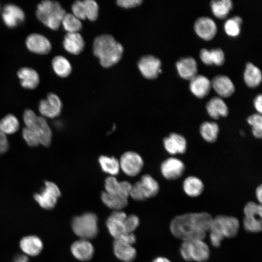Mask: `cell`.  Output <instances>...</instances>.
<instances>
[{
    "label": "cell",
    "mask_w": 262,
    "mask_h": 262,
    "mask_svg": "<svg viewBox=\"0 0 262 262\" xmlns=\"http://www.w3.org/2000/svg\"><path fill=\"white\" fill-rule=\"evenodd\" d=\"M213 217L205 212L190 213L175 216L170 223V230L176 238L184 241L202 239L209 231Z\"/></svg>",
    "instance_id": "1"
},
{
    "label": "cell",
    "mask_w": 262,
    "mask_h": 262,
    "mask_svg": "<svg viewBox=\"0 0 262 262\" xmlns=\"http://www.w3.org/2000/svg\"><path fill=\"white\" fill-rule=\"evenodd\" d=\"M123 51L121 44L111 35H101L94 39L93 52L103 67L108 68L117 63L122 57Z\"/></svg>",
    "instance_id": "2"
},
{
    "label": "cell",
    "mask_w": 262,
    "mask_h": 262,
    "mask_svg": "<svg viewBox=\"0 0 262 262\" xmlns=\"http://www.w3.org/2000/svg\"><path fill=\"white\" fill-rule=\"evenodd\" d=\"M35 13L38 19L45 26L57 30L66 13L58 2L44 0L37 4Z\"/></svg>",
    "instance_id": "3"
},
{
    "label": "cell",
    "mask_w": 262,
    "mask_h": 262,
    "mask_svg": "<svg viewBox=\"0 0 262 262\" xmlns=\"http://www.w3.org/2000/svg\"><path fill=\"white\" fill-rule=\"evenodd\" d=\"M71 227L74 233L81 239H93L98 231L97 216L91 212L77 216L72 219Z\"/></svg>",
    "instance_id": "4"
},
{
    "label": "cell",
    "mask_w": 262,
    "mask_h": 262,
    "mask_svg": "<svg viewBox=\"0 0 262 262\" xmlns=\"http://www.w3.org/2000/svg\"><path fill=\"white\" fill-rule=\"evenodd\" d=\"M180 254L186 262H205L210 257V250L204 240L195 239L182 241Z\"/></svg>",
    "instance_id": "5"
},
{
    "label": "cell",
    "mask_w": 262,
    "mask_h": 262,
    "mask_svg": "<svg viewBox=\"0 0 262 262\" xmlns=\"http://www.w3.org/2000/svg\"><path fill=\"white\" fill-rule=\"evenodd\" d=\"M239 229V221L236 217L221 214L213 217L208 232L217 234L224 239L236 237Z\"/></svg>",
    "instance_id": "6"
},
{
    "label": "cell",
    "mask_w": 262,
    "mask_h": 262,
    "mask_svg": "<svg viewBox=\"0 0 262 262\" xmlns=\"http://www.w3.org/2000/svg\"><path fill=\"white\" fill-rule=\"evenodd\" d=\"M61 193L58 186L54 182L46 181L44 187L39 193L34 195V198L43 209L53 208L60 197Z\"/></svg>",
    "instance_id": "7"
},
{
    "label": "cell",
    "mask_w": 262,
    "mask_h": 262,
    "mask_svg": "<svg viewBox=\"0 0 262 262\" xmlns=\"http://www.w3.org/2000/svg\"><path fill=\"white\" fill-rule=\"evenodd\" d=\"M119 160L120 169L127 176L135 177L138 175L144 166L141 156L133 151L123 153Z\"/></svg>",
    "instance_id": "8"
},
{
    "label": "cell",
    "mask_w": 262,
    "mask_h": 262,
    "mask_svg": "<svg viewBox=\"0 0 262 262\" xmlns=\"http://www.w3.org/2000/svg\"><path fill=\"white\" fill-rule=\"evenodd\" d=\"M62 106L60 98L53 93H49L45 98L40 101L38 110L42 116L54 118L60 115Z\"/></svg>",
    "instance_id": "9"
},
{
    "label": "cell",
    "mask_w": 262,
    "mask_h": 262,
    "mask_svg": "<svg viewBox=\"0 0 262 262\" xmlns=\"http://www.w3.org/2000/svg\"><path fill=\"white\" fill-rule=\"evenodd\" d=\"M1 17L4 24L9 28H14L23 23L25 14L22 9L14 3H7L2 8Z\"/></svg>",
    "instance_id": "10"
},
{
    "label": "cell",
    "mask_w": 262,
    "mask_h": 262,
    "mask_svg": "<svg viewBox=\"0 0 262 262\" xmlns=\"http://www.w3.org/2000/svg\"><path fill=\"white\" fill-rule=\"evenodd\" d=\"M25 45L31 52L39 55H45L51 50L52 46L49 39L38 33L29 34L25 40Z\"/></svg>",
    "instance_id": "11"
},
{
    "label": "cell",
    "mask_w": 262,
    "mask_h": 262,
    "mask_svg": "<svg viewBox=\"0 0 262 262\" xmlns=\"http://www.w3.org/2000/svg\"><path fill=\"white\" fill-rule=\"evenodd\" d=\"M161 172L163 177L168 180H175L183 175L185 170V165L180 160L170 157L163 161L160 166Z\"/></svg>",
    "instance_id": "12"
},
{
    "label": "cell",
    "mask_w": 262,
    "mask_h": 262,
    "mask_svg": "<svg viewBox=\"0 0 262 262\" xmlns=\"http://www.w3.org/2000/svg\"><path fill=\"white\" fill-rule=\"evenodd\" d=\"M161 62L158 58L152 55H146L140 58L138 63V68L146 78L154 79L162 72Z\"/></svg>",
    "instance_id": "13"
},
{
    "label": "cell",
    "mask_w": 262,
    "mask_h": 262,
    "mask_svg": "<svg viewBox=\"0 0 262 262\" xmlns=\"http://www.w3.org/2000/svg\"><path fill=\"white\" fill-rule=\"evenodd\" d=\"M131 184L127 181H119L115 176H108L104 181L105 192L115 196L126 198L130 196Z\"/></svg>",
    "instance_id": "14"
},
{
    "label": "cell",
    "mask_w": 262,
    "mask_h": 262,
    "mask_svg": "<svg viewBox=\"0 0 262 262\" xmlns=\"http://www.w3.org/2000/svg\"><path fill=\"white\" fill-rule=\"evenodd\" d=\"M124 212L114 211L106 220V227L110 234L115 239H118L122 234L126 232L124 221L127 217Z\"/></svg>",
    "instance_id": "15"
},
{
    "label": "cell",
    "mask_w": 262,
    "mask_h": 262,
    "mask_svg": "<svg viewBox=\"0 0 262 262\" xmlns=\"http://www.w3.org/2000/svg\"><path fill=\"white\" fill-rule=\"evenodd\" d=\"M194 29L196 33L205 40L212 39L217 32V27L214 21L207 16L197 18L194 24Z\"/></svg>",
    "instance_id": "16"
},
{
    "label": "cell",
    "mask_w": 262,
    "mask_h": 262,
    "mask_svg": "<svg viewBox=\"0 0 262 262\" xmlns=\"http://www.w3.org/2000/svg\"><path fill=\"white\" fill-rule=\"evenodd\" d=\"M166 151L171 155L183 154L187 149V141L182 135L175 132L171 133L163 140Z\"/></svg>",
    "instance_id": "17"
},
{
    "label": "cell",
    "mask_w": 262,
    "mask_h": 262,
    "mask_svg": "<svg viewBox=\"0 0 262 262\" xmlns=\"http://www.w3.org/2000/svg\"><path fill=\"white\" fill-rule=\"evenodd\" d=\"M71 251L77 259L86 262L89 261L93 257L94 248L89 240L81 239L72 244Z\"/></svg>",
    "instance_id": "18"
},
{
    "label": "cell",
    "mask_w": 262,
    "mask_h": 262,
    "mask_svg": "<svg viewBox=\"0 0 262 262\" xmlns=\"http://www.w3.org/2000/svg\"><path fill=\"white\" fill-rule=\"evenodd\" d=\"M17 76L20 85L26 89L36 88L40 82V77L38 72L30 67H22L18 69Z\"/></svg>",
    "instance_id": "19"
},
{
    "label": "cell",
    "mask_w": 262,
    "mask_h": 262,
    "mask_svg": "<svg viewBox=\"0 0 262 262\" xmlns=\"http://www.w3.org/2000/svg\"><path fill=\"white\" fill-rule=\"evenodd\" d=\"M63 45L67 52L78 55L83 50L85 42L79 32L67 33L64 37Z\"/></svg>",
    "instance_id": "20"
},
{
    "label": "cell",
    "mask_w": 262,
    "mask_h": 262,
    "mask_svg": "<svg viewBox=\"0 0 262 262\" xmlns=\"http://www.w3.org/2000/svg\"><path fill=\"white\" fill-rule=\"evenodd\" d=\"M176 66L179 75L185 80H191L197 73L196 62L192 57L180 59Z\"/></svg>",
    "instance_id": "21"
},
{
    "label": "cell",
    "mask_w": 262,
    "mask_h": 262,
    "mask_svg": "<svg viewBox=\"0 0 262 262\" xmlns=\"http://www.w3.org/2000/svg\"><path fill=\"white\" fill-rule=\"evenodd\" d=\"M211 83L214 91L221 97H229L235 91L233 82L228 77L225 75L216 76Z\"/></svg>",
    "instance_id": "22"
},
{
    "label": "cell",
    "mask_w": 262,
    "mask_h": 262,
    "mask_svg": "<svg viewBox=\"0 0 262 262\" xmlns=\"http://www.w3.org/2000/svg\"><path fill=\"white\" fill-rule=\"evenodd\" d=\"M113 250L115 256L124 262H131L136 256V251L132 246L119 239H115Z\"/></svg>",
    "instance_id": "23"
},
{
    "label": "cell",
    "mask_w": 262,
    "mask_h": 262,
    "mask_svg": "<svg viewBox=\"0 0 262 262\" xmlns=\"http://www.w3.org/2000/svg\"><path fill=\"white\" fill-rule=\"evenodd\" d=\"M30 129L33 130L37 133L40 144L44 147H48L50 145L52 133L45 117L38 116L35 124Z\"/></svg>",
    "instance_id": "24"
},
{
    "label": "cell",
    "mask_w": 262,
    "mask_h": 262,
    "mask_svg": "<svg viewBox=\"0 0 262 262\" xmlns=\"http://www.w3.org/2000/svg\"><path fill=\"white\" fill-rule=\"evenodd\" d=\"M189 87L191 92L195 96L201 98L208 95L211 83L206 77L196 75L190 80Z\"/></svg>",
    "instance_id": "25"
},
{
    "label": "cell",
    "mask_w": 262,
    "mask_h": 262,
    "mask_svg": "<svg viewBox=\"0 0 262 262\" xmlns=\"http://www.w3.org/2000/svg\"><path fill=\"white\" fill-rule=\"evenodd\" d=\"M206 110L209 116L214 119L220 117H226L229 109L224 101L220 97H213L206 104Z\"/></svg>",
    "instance_id": "26"
},
{
    "label": "cell",
    "mask_w": 262,
    "mask_h": 262,
    "mask_svg": "<svg viewBox=\"0 0 262 262\" xmlns=\"http://www.w3.org/2000/svg\"><path fill=\"white\" fill-rule=\"evenodd\" d=\"M20 246L21 249L27 255L35 256L41 252L43 248V244L38 237L28 236L21 240Z\"/></svg>",
    "instance_id": "27"
},
{
    "label": "cell",
    "mask_w": 262,
    "mask_h": 262,
    "mask_svg": "<svg viewBox=\"0 0 262 262\" xmlns=\"http://www.w3.org/2000/svg\"><path fill=\"white\" fill-rule=\"evenodd\" d=\"M183 189L185 193L192 197L200 196L204 190V184L202 180L195 176H189L183 181Z\"/></svg>",
    "instance_id": "28"
},
{
    "label": "cell",
    "mask_w": 262,
    "mask_h": 262,
    "mask_svg": "<svg viewBox=\"0 0 262 262\" xmlns=\"http://www.w3.org/2000/svg\"><path fill=\"white\" fill-rule=\"evenodd\" d=\"M98 161L102 171L104 173L115 177L119 174L120 171L119 162L116 158L101 155Z\"/></svg>",
    "instance_id": "29"
},
{
    "label": "cell",
    "mask_w": 262,
    "mask_h": 262,
    "mask_svg": "<svg viewBox=\"0 0 262 262\" xmlns=\"http://www.w3.org/2000/svg\"><path fill=\"white\" fill-rule=\"evenodd\" d=\"M139 181L146 199L153 197L158 194L160 190L159 184L151 175L145 174Z\"/></svg>",
    "instance_id": "30"
},
{
    "label": "cell",
    "mask_w": 262,
    "mask_h": 262,
    "mask_svg": "<svg viewBox=\"0 0 262 262\" xmlns=\"http://www.w3.org/2000/svg\"><path fill=\"white\" fill-rule=\"evenodd\" d=\"M51 66L54 73L59 77L66 78L72 71V66L69 61L65 57L57 55L51 61Z\"/></svg>",
    "instance_id": "31"
},
{
    "label": "cell",
    "mask_w": 262,
    "mask_h": 262,
    "mask_svg": "<svg viewBox=\"0 0 262 262\" xmlns=\"http://www.w3.org/2000/svg\"><path fill=\"white\" fill-rule=\"evenodd\" d=\"M100 197L106 206L115 211H121L128 204V198L110 195L104 191L101 192Z\"/></svg>",
    "instance_id": "32"
},
{
    "label": "cell",
    "mask_w": 262,
    "mask_h": 262,
    "mask_svg": "<svg viewBox=\"0 0 262 262\" xmlns=\"http://www.w3.org/2000/svg\"><path fill=\"white\" fill-rule=\"evenodd\" d=\"M244 78L248 86L254 88L261 82L262 73L258 67L251 63H248L244 71Z\"/></svg>",
    "instance_id": "33"
},
{
    "label": "cell",
    "mask_w": 262,
    "mask_h": 262,
    "mask_svg": "<svg viewBox=\"0 0 262 262\" xmlns=\"http://www.w3.org/2000/svg\"><path fill=\"white\" fill-rule=\"evenodd\" d=\"M199 130L202 137L207 142L213 143L217 140L219 128L216 123L204 122L201 124Z\"/></svg>",
    "instance_id": "34"
},
{
    "label": "cell",
    "mask_w": 262,
    "mask_h": 262,
    "mask_svg": "<svg viewBox=\"0 0 262 262\" xmlns=\"http://www.w3.org/2000/svg\"><path fill=\"white\" fill-rule=\"evenodd\" d=\"M211 6L213 15L218 18H225L232 8L233 4L230 0H213Z\"/></svg>",
    "instance_id": "35"
},
{
    "label": "cell",
    "mask_w": 262,
    "mask_h": 262,
    "mask_svg": "<svg viewBox=\"0 0 262 262\" xmlns=\"http://www.w3.org/2000/svg\"><path fill=\"white\" fill-rule=\"evenodd\" d=\"M19 129V121L13 114H8L0 120V131L6 135L13 134Z\"/></svg>",
    "instance_id": "36"
},
{
    "label": "cell",
    "mask_w": 262,
    "mask_h": 262,
    "mask_svg": "<svg viewBox=\"0 0 262 262\" xmlns=\"http://www.w3.org/2000/svg\"><path fill=\"white\" fill-rule=\"evenodd\" d=\"M61 25L67 33H78L82 28L81 20L72 13H66Z\"/></svg>",
    "instance_id": "37"
},
{
    "label": "cell",
    "mask_w": 262,
    "mask_h": 262,
    "mask_svg": "<svg viewBox=\"0 0 262 262\" xmlns=\"http://www.w3.org/2000/svg\"><path fill=\"white\" fill-rule=\"evenodd\" d=\"M243 225L245 229L249 232L258 233L262 229V217L244 216Z\"/></svg>",
    "instance_id": "38"
},
{
    "label": "cell",
    "mask_w": 262,
    "mask_h": 262,
    "mask_svg": "<svg viewBox=\"0 0 262 262\" xmlns=\"http://www.w3.org/2000/svg\"><path fill=\"white\" fill-rule=\"evenodd\" d=\"M242 23V18L235 16L228 19L224 24V29L227 34L232 37L238 36L240 33V25Z\"/></svg>",
    "instance_id": "39"
},
{
    "label": "cell",
    "mask_w": 262,
    "mask_h": 262,
    "mask_svg": "<svg viewBox=\"0 0 262 262\" xmlns=\"http://www.w3.org/2000/svg\"><path fill=\"white\" fill-rule=\"evenodd\" d=\"M248 123L252 126V132L254 137L261 138L262 136V117L261 114H255L249 116Z\"/></svg>",
    "instance_id": "40"
},
{
    "label": "cell",
    "mask_w": 262,
    "mask_h": 262,
    "mask_svg": "<svg viewBox=\"0 0 262 262\" xmlns=\"http://www.w3.org/2000/svg\"><path fill=\"white\" fill-rule=\"evenodd\" d=\"M86 18L90 21H95L97 19L98 14V6L93 0H83Z\"/></svg>",
    "instance_id": "41"
},
{
    "label": "cell",
    "mask_w": 262,
    "mask_h": 262,
    "mask_svg": "<svg viewBox=\"0 0 262 262\" xmlns=\"http://www.w3.org/2000/svg\"><path fill=\"white\" fill-rule=\"evenodd\" d=\"M22 135L29 146L35 147L40 144L38 136L33 130L25 127L22 130Z\"/></svg>",
    "instance_id": "42"
},
{
    "label": "cell",
    "mask_w": 262,
    "mask_h": 262,
    "mask_svg": "<svg viewBox=\"0 0 262 262\" xmlns=\"http://www.w3.org/2000/svg\"><path fill=\"white\" fill-rule=\"evenodd\" d=\"M245 216L262 217V207L261 204H257L253 201L246 203L244 208Z\"/></svg>",
    "instance_id": "43"
},
{
    "label": "cell",
    "mask_w": 262,
    "mask_h": 262,
    "mask_svg": "<svg viewBox=\"0 0 262 262\" xmlns=\"http://www.w3.org/2000/svg\"><path fill=\"white\" fill-rule=\"evenodd\" d=\"M130 196L136 201H143L146 199L142 190L139 181L131 184L130 192Z\"/></svg>",
    "instance_id": "44"
},
{
    "label": "cell",
    "mask_w": 262,
    "mask_h": 262,
    "mask_svg": "<svg viewBox=\"0 0 262 262\" xmlns=\"http://www.w3.org/2000/svg\"><path fill=\"white\" fill-rule=\"evenodd\" d=\"M210 57L212 65L215 64L216 66H221L224 63V53L223 50L219 48L210 50Z\"/></svg>",
    "instance_id": "45"
},
{
    "label": "cell",
    "mask_w": 262,
    "mask_h": 262,
    "mask_svg": "<svg viewBox=\"0 0 262 262\" xmlns=\"http://www.w3.org/2000/svg\"><path fill=\"white\" fill-rule=\"evenodd\" d=\"M124 225L126 232H133L139 225V218L134 214L127 216Z\"/></svg>",
    "instance_id": "46"
},
{
    "label": "cell",
    "mask_w": 262,
    "mask_h": 262,
    "mask_svg": "<svg viewBox=\"0 0 262 262\" xmlns=\"http://www.w3.org/2000/svg\"><path fill=\"white\" fill-rule=\"evenodd\" d=\"M72 14L80 20L86 19L83 0H76L72 5Z\"/></svg>",
    "instance_id": "47"
},
{
    "label": "cell",
    "mask_w": 262,
    "mask_h": 262,
    "mask_svg": "<svg viewBox=\"0 0 262 262\" xmlns=\"http://www.w3.org/2000/svg\"><path fill=\"white\" fill-rule=\"evenodd\" d=\"M142 1L141 0H118L116 3L119 6L128 9L140 5Z\"/></svg>",
    "instance_id": "48"
},
{
    "label": "cell",
    "mask_w": 262,
    "mask_h": 262,
    "mask_svg": "<svg viewBox=\"0 0 262 262\" xmlns=\"http://www.w3.org/2000/svg\"><path fill=\"white\" fill-rule=\"evenodd\" d=\"M9 147L6 135L0 131V154L5 153Z\"/></svg>",
    "instance_id": "49"
},
{
    "label": "cell",
    "mask_w": 262,
    "mask_h": 262,
    "mask_svg": "<svg viewBox=\"0 0 262 262\" xmlns=\"http://www.w3.org/2000/svg\"><path fill=\"white\" fill-rule=\"evenodd\" d=\"M117 239H119L132 246L136 242V237L133 232H126Z\"/></svg>",
    "instance_id": "50"
},
{
    "label": "cell",
    "mask_w": 262,
    "mask_h": 262,
    "mask_svg": "<svg viewBox=\"0 0 262 262\" xmlns=\"http://www.w3.org/2000/svg\"><path fill=\"white\" fill-rule=\"evenodd\" d=\"M200 58L203 63L207 65H211L210 60V50L206 49H202L200 51Z\"/></svg>",
    "instance_id": "51"
},
{
    "label": "cell",
    "mask_w": 262,
    "mask_h": 262,
    "mask_svg": "<svg viewBox=\"0 0 262 262\" xmlns=\"http://www.w3.org/2000/svg\"><path fill=\"white\" fill-rule=\"evenodd\" d=\"M262 96L261 94L257 96L254 100V105L255 108L257 111L260 114L262 112Z\"/></svg>",
    "instance_id": "52"
},
{
    "label": "cell",
    "mask_w": 262,
    "mask_h": 262,
    "mask_svg": "<svg viewBox=\"0 0 262 262\" xmlns=\"http://www.w3.org/2000/svg\"><path fill=\"white\" fill-rule=\"evenodd\" d=\"M256 196L259 201L261 203L262 201V184L259 185L256 189Z\"/></svg>",
    "instance_id": "53"
},
{
    "label": "cell",
    "mask_w": 262,
    "mask_h": 262,
    "mask_svg": "<svg viewBox=\"0 0 262 262\" xmlns=\"http://www.w3.org/2000/svg\"><path fill=\"white\" fill-rule=\"evenodd\" d=\"M28 258L25 255H20L16 257L14 262H27Z\"/></svg>",
    "instance_id": "54"
},
{
    "label": "cell",
    "mask_w": 262,
    "mask_h": 262,
    "mask_svg": "<svg viewBox=\"0 0 262 262\" xmlns=\"http://www.w3.org/2000/svg\"><path fill=\"white\" fill-rule=\"evenodd\" d=\"M153 262H171L167 258L164 257H158L155 258Z\"/></svg>",
    "instance_id": "55"
},
{
    "label": "cell",
    "mask_w": 262,
    "mask_h": 262,
    "mask_svg": "<svg viewBox=\"0 0 262 262\" xmlns=\"http://www.w3.org/2000/svg\"></svg>",
    "instance_id": "56"
}]
</instances>
